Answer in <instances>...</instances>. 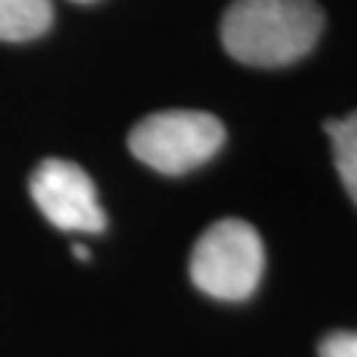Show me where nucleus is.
I'll list each match as a JSON object with an SVG mask.
<instances>
[{
    "mask_svg": "<svg viewBox=\"0 0 357 357\" xmlns=\"http://www.w3.org/2000/svg\"><path fill=\"white\" fill-rule=\"evenodd\" d=\"M325 13L316 0H232L220 21L227 54L248 66H289L316 48Z\"/></svg>",
    "mask_w": 357,
    "mask_h": 357,
    "instance_id": "1",
    "label": "nucleus"
},
{
    "mask_svg": "<svg viewBox=\"0 0 357 357\" xmlns=\"http://www.w3.org/2000/svg\"><path fill=\"white\" fill-rule=\"evenodd\" d=\"M265 271V248L248 220H218L197 238L191 280L218 301H244L256 292Z\"/></svg>",
    "mask_w": 357,
    "mask_h": 357,
    "instance_id": "2",
    "label": "nucleus"
},
{
    "mask_svg": "<svg viewBox=\"0 0 357 357\" xmlns=\"http://www.w3.org/2000/svg\"><path fill=\"white\" fill-rule=\"evenodd\" d=\"M223 122L206 110H161L131 128L128 149L152 170L182 176L206 164L223 146Z\"/></svg>",
    "mask_w": 357,
    "mask_h": 357,
    "instance_id": "3",
    "label": "nucleus"
},
{
    "mask_svg": "<svg viewBox=\"0 0 357 357\" xmlns=\"http://www.w3.org/2000/svg\"><path fill=\"white\" fill-rule=\"evenodd\" d=\"M30 197L57 229L102 232L105 211L84 167L66 158H45L30 176Z\"/></svg>",
    "mask_w": 357,
    "mask_h": 357,
    "instance_id": "4",
    "label": "nucleus"
},
{
    "mask_svg": "<svg viewBox=\"0 0 357 357\" xmlns=\"http://www.w3.org/2000/svg\"><path fill=\"white\" fill-rule=\"evenodd\" d=\"M54 21L51 0H0V39L27 42L42 36Z\"/></svg>",
    "mask_w": 357,
    "mask_h": 357,
    "instance_id": "5",
    "label": "nucleus"
},
{
    "mask_svg": "<svg viewBox=\"0 0 357 357\" xmlns=\"http://www.w3.org/2000/svg\"><path fill=\"white\" fill-rule=\"evenodd\" d=\"M325 128L331 134L333 164L340 170V178L349 197L357 203V110L342 119H331Z\"/></svg>",
    "mask_w": 357,
    "mask_h": 357,
    "instance_id": "6",
    "label": "nucleus"
},
{
    "mask_svg": "<svg viewBox=\"0 0 357 357\" xmlns=\"http://www.w3.org/2000/svg\"><path fill=\"white\" fill-rule=\"evenodd\" d=\"M319 357H357V331H333L319 345Z\"/></svg>",
    "mask_w": 357,
    "mask_h": 357,
    "instance_id": "7",
    "label": "nucleus"
},
{
    "mask_svg": "<svg viewBox=\"0 0 357 357\" xmlns=\"http://www.w3.org/2000/svg\"><path fill=\"white\" fill-rule=\"evenodd\" d=\"M75 256H77L81 262H86V259H89V250H86V248H75Z\"/></svg>",
    "mask_w": 357,
    "mask_h": 357,
    "instance_id": "8",
    "label": "nucleus"
},
{
    "mask_svg": "<svg viewBox=\"0 0 357 357\" xmlns=\"http://www.w3.org/2000/svg\"><path fill=\"white\" fill-rule=\"evenodd\" d=\"M75 3H93V0H75Z\"/></svg>",
    "mask_w": 357,
    "mask_h": 357,
    "instance_id": "9",
    "label": "nucleus"
}]
</instances>
